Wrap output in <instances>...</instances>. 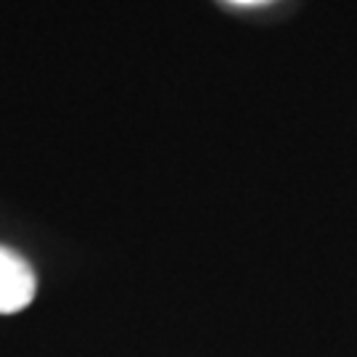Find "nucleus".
Wrapping results in <instances>:
<instances>
[{
	"instance_id": "nucleus-1",
	"label": "nucleus",
	"mask_w": 357,
	"mask_h": 357,
	"mask_svg": "<svg viewBox=\"0 0 357 357\" xmlns=\"http://www.w3.org/2000/svg\"><path fill=\"white\" fill-rule=\"evenodd\" d=\"M35 299V273L24 257L0 246V315L24 310Z\"/></svg>"
},
{
	"instance_id": "nucleus-2",
	"label": "nucleus",
	"mask_w": 357,
	"mask_h": 357,
	"mask_svg": "<svg viewBox=\"0 0 357 357\" xmlns=\"http://www.w3.org/2000/svg\"><path fill=\"white\" fill-rule=\"evenodd\" d=\"M230 3H241V6H249V3H259V0H230Z\"/></svg>"
}]
</instances>
